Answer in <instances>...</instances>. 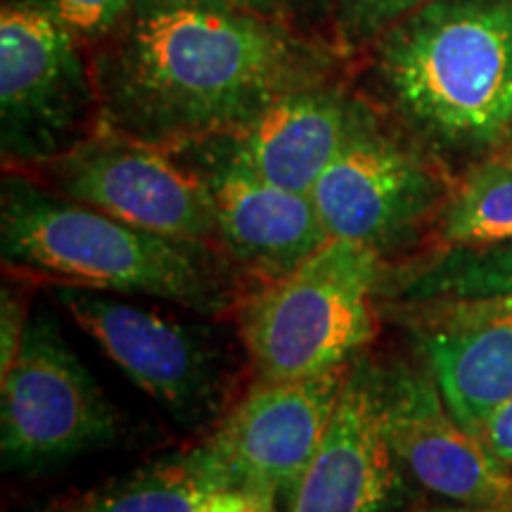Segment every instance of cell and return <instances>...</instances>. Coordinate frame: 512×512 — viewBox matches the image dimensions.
I'll use <instances>...</instances> for the list:
<instances>
[{"label": "cell", "instance_id": "6da1fadb", "mask_svg": "<svg viewBox=\"0 0 512 512\" xmlns=\"http://www.w3.org/2000/svg\"><path fill=\"white\" fill-rule=\"evenodd\" d=\"M342 55L302 27L226 0H133L91 48L100 128L178 150L330 79Z\"/></svg>", "mask_w": 512, "mask_h": 512}, {"label": "cell", "instance_id": "7a4b0ae2", "mask_svg": "<svg viewBox=\"0 0 512 512\" xmlns=\"http://www.w3.org/2000/svg\"><path fill=\"white\" fill-rule=\"evenodd\" d=\"M0 252L8 271L57 285L140 294L200 316L240 304V268L221 247L114 219L8 169L0 190Z\"/></svg>", "mask_w": 512, "mask_h": 512}, {"label": "cell", "instance_id": "3957f363", "mask_svg": "<svg viewBox=\"0 0 512 512\" xmlns=\"http://www.w3.org/2000/svg\"><path fill=\"white\" fill-rule=\"evenodd\" d=\"M382 107L437 152L512 138V0H432L366 48Z\"/></svg>", "mask_w": 512, "mask_h": 512}, {"label": "cell", "instance_id": "277c9868", "mask_svg": "<svg viewBox=\"0 0 512 512\" xmlns=\"http://www.w3.org/2000/svg\"><path fill=\"white\" fill-rule=\"evenodd\" d=\"M384 259L328 240L285 278L238 304V332L259 380H299L349 366L377 332Z\"/></svg>", "mask_w": 512, "mask_h": 512}, {"label": "cell", "instance_id": "5b68a950", "mask_svg": "<svg viewBox=\"0 0 512 512\" xmlns=\"http://www.w3.org/2000/svg\"><path fill=\"white\" fill-rule=\"evenodd\" d=\"M100 128L91 48L55 19L17 3L0 10V150L36 169Z\"/></svg>", "mask_w": 512, "mask_h": 512}, {"label": "cell", "instance_id": "8992f818", "mask_svg": "<svg viewBox=\"0 0 512 512\" xmlns=\"http://www.w3.org/2000/svg\"><path fill=\"white\" fill-rule=\"evenodd\" d=\"M446 195L420 143L354 95L342 145L311 190L330 240L356 242L384 259L411 245Z\"/></svg>", "mask_w": 512, "mask_h": 512}, {"label": "cell", "instance_id": "52a82bcc", "mask_svg": "<svg viewBox=\"0 0 512 512\" xmlns=\"http://www.w3.org/2000/svg\"><path fill=\"white\" fill-rule=\"evenodd\" d=\"M117 437V408L69 347L53 313L38 311L10 373L0 377L5 467H48L110 446Z\"/></svg>", "mask_w": 512, "mask_h": 512}, {"label": "cell", "instance_id": "ba28073f", "mask_svg": "<svg viewBox=\"0 0 512 512\" xmlns=\"http://www.w3.org/2000/svg\"><path fill=\"white\" fill-rule=\"evenodd\" d=\"M55 299L178 425L192 430L221 411L228 363L209 330L86 287L57 285Z\"/></svg>", "mask_w": 512, "mask_h": 512}, {"label": "cell", "instance_id": "9c48e42d", "mask_svg": "<svg viewBox=\"0 0 512 512\" xmlns=\"http://www.w3.org/2000/svg\"><path fill=\"white\" fill-rule=\"evenodd\" d=\"M31 171L69 200L131 226L221 247L207 185L164 147L98 128L69 152Z\"/></svg>", "mask_w": 512, "mask_h": 512}, {"label": "cell", "instance_id": "30bf717a", "mask_svg": "<svg viewBox=\"0 0 512 512\" xmlns=\"http://www.w3.org/2000/svg\"><path fill=\"white\" fill-rule=\"evenodd\" d=\"M351 363L299 380H259L204 444L242 489L287 498L316 456Z\"/></svg>", "mask_w": 512, "mask_h": 512}, {"label": "cell", "instance_id": "8fae6325", "mask_svg": "<svg viewBox=\"0 0 512 512\" xmlns=\"http://www.w3.org/2000/svg\"><path fill=\"white\" fill-rule=\"evenodd\" d=\"M384 427L403 470L420 486L472 508H512V477L453 418L430 370L380 368Z\"/></svg>", "mask_w": 512, "mask_h": 512}, {"label": "cell", "instance_id": "7c38bea8", "mask_svg": "<svg viewBox=\"0 0 512 512\" xmlns=\"http://www.w3.org/2000/svg\"><path fill=\"white\" fill-rule=\"evenodd\" d=\"M401 470L384 427L380 366L356 356L316 456L287 496V512H392Z\"/></svg>", "mask_w": 512, "mask_h": 512}, {"label": "cell", "instance_id": "4fadbf2b", "mask_svg": "<svg viewBox=\"0 0 512 512\" xmlns=\"http://www.w3.org/2000/svg\"><path fill=\"white\" fill-rule=\"evenodd\" d=\"M171 152L207 185L221 249L259 285L285 278L330 240L311 195L268 183L200 145Z\"/></svg>", "mask_w": 512, "mask_h": 512}, {"label": "cell", "instance_id": "5bb4252c", "mask_svg": "<svg viewBox=\"0 0 512 512\" xmlns=\"http://www.w3.org/2000/svg\"><path fill=\"white\" fill-rule=\"evenodd\" d=\"M408 328L448 411L477 437L512 396V292L441 302Z\"/></svg>", "mask_w": 512, "mask_h": 512}, {"label": "cell", "instance_id": "9a60e30c", "mask_svg": "<svg viewBox=\"0 0 512 512\" xmlns=\"http://www.w3.org/2000/svg\"><path fill=\"white\" fill-rule=\"evenodd\" d=\"M351 102L354 95L330 76L285 93L245 124L190 145L280 188L311 195L342 145Z\"/></svg>", "mask_w": 512, "mask_h": 512}, {"label": "cell", "instance_id": "2e32d148", "mask_svg": "<svg viewBox=\"0 0 512 512\" xmlns=\"http://www.w3.org/2000/svg\"><path fill=\"white\" fill-rule=\"evenodd\" d=\"M252 489L233 482L207 444L159 456L38 512H226Z\"/></svg>", "mask_w": 512, "mask_h": 512}, {"label": "cell", "instance_id": "e0dca14e", "mask_svg": "<svg viewBox=\"0 0 512 512\" xmlns=\"http://www.w3.org/2000/svg\"><path fill=\"white\" fill-rule=\"evenodd\" d=\"M446 247H491L512 242V159H484L448 190L437 214Z\"/></svg>", "mask_w": 512, "mask_h": 512}, {"label": "cell", "instance_id": "ac0fdd59", "mask_svg": "<svg viewBox=\"0 0 512 512\" xmlns=\"http://www.w3.org/2000/svg\"><path fill=\"white\" fill-rule=\"evenodd\" d=\"M432 0H332L330 22L344 55L366 50L389 24Z\"/></svg>", "mask_w": 512, "mask_h": 512}, {"label": "cell", "instance_id": "d6986e66", "mask_svg": "<svg viewBox=\"0 0 512 512\" xmlns=\"http://www.w3.org/2000/svg\"><path fill=\"white\" fill-rule=\"evenodd\" d=\"M55 19L93 48L121 22L133 0H5Z\"/></svg>", "mask_w": 512, "mask_h": 512}, {"label": "cell", "instance_id": "ffe728a7", "mask_svg": "<svg viewBox=\"0 0 512 512\" xmlns=\"http://www.w3.org/2000/svg\"><path fill=\"white\" fill-rule=\"evenodd\" d=\"M29 299L17 287L5 285L0 292V377L10 373L29 328Z\"/></svg>", "mask_w": 512, "mask_h": 512}, {"label": "cell", "instance_id": "44dd1931", "mask_svg": "<svg viewBox=\"0 0 512 512\" xmlns=\"http://www.w3.org/2000/svg\"><path fill=\"white\" fill-rule=\"evenodd\" d=\"M230 5H238L242 10L254 15L278 19L299 27V22H311L313 17L332 12V0H226Z\"/></svg>", "mask_w": 512, "mask_h": 512}, {"label": "cell", "instance_id": "7402d4cb", "mask_svg": "<svg viewBox=\"0 0 512 512\" xmlns=\"http://www.w3.org/2000/svg\"><path fill=\"white\" fill-rule=\"evenodd\" d=\"M477 437L512 477V396L486 420Z\"/></svg>", "mask_w": 512, "mask_h": 512}, {"label": "cell", "instance_id": "603a6c76", "mask_svg": "<svg viewBox=\"0 0 512 512\" xmlns=\"http://www.w3.org/2000/svg\"><path fill=\"white\" fill-rule=\"evenodd\" d=\"M226 512H275V496L264 494V491H247V494Z\"/></svg>", "mask_w": 512, "mask_h": 512}, {"label": "cell", "instance_id": "cb8c5ba5", "mask_svg": "<svg viewBox=\"0 0 512 512\" xmlns=\"http://www.w3.org/2000/svg\"><path fill=\"white\" fill-rule=\"evenodd\" d=\"M427 512H512V508H472V505H460V508H441Z\"/></svg>", "mask_w": 512, "mask_h": 512}]
</instances>
